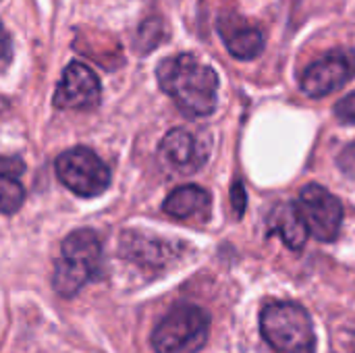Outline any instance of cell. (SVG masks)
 Returning a JSON list of instances; mask_svg holds the SVG:
<instances>
[{"label":"cell","instance_id":"cell-1","mask_svg":"<svg viewBox=\"0 0 355 353\" xmlns=\"http://www.w3.org/2000/svg\"><path fill=\"white\" fill-rule=\"evenodd\" d=\"M158 83L187 117H208L218 100V75L193 54L164 58L156 69Z\"/></svg>","mask_w":355,"mask_h":353},{"label":"cell","instance_id":"cell-2","mask_svg":"<svg viewBox=\"0 0 355 353\" xmlns=\"http://www.w3.org/2000/svg\"><path fill=\"white\" fill-rule=\"evenodd\" d=\"M260 331L275 353H316L312 318L300 304H268L260 314Z\"/></svg>","mask_w":355,"mask_h":353},{"label":"cell","instance_id":"cell-3","mask_svg":"<svg viewBox=\"0 0 355 353\" xmlns=\"http://www.w3.org/2000/svg\"><path fill=\"white\" fill-rule=\"evenodd\" d=\"M102 248L94 231H73L60 246V256L54 264V289L62 298L77 295L100 268Z\"/></svg>","mask_w":355,"mask_h":353},{"label":"cell","instance_id":"cell-4","mask_svg":"<svg viewBox=\"0 0 355 353\" xmlns=\"http://www.w3.org/2000/svg\"><path fill=\"white\" fill-rule=\"evenodd\" d=\"M208 335L210 316L200 306L179 304L154 329L152 345L158 353H198Z\"/></svg>","mask_w":355,"mask_h":353},{"label":"cell","instance_id":"cell-5","mask_svg":"<svg viewBox=\"0 0 355 353\" xmlns=\"http://www.w3.org/2000/svg\"><path fill=\"white\" fill-rule=\"evenodd\" d=\"M56 175L67 189L81 198H96L110 183L108 166L89 148H71L56 158Z\"/></svg>","mask_w":355,"mask_h":353},{"label":"cell","instance_id":"cell-6","mask_svg":"<svg viewBox=\"0 0 355 353\" xmlns=\"http://www.w3.org/2000/svg\"><path fill=\"white\" fill-rule=\"evenodd\" d=\"M295 208L312 237L318 241L337 239L343 225V206L329 189L318 183H310L302 189Z\"/></svg>","mask_w":355,"mask_h":353},{"label":"cell","instance_id":"cell-7","mask_svg":"<svg viewBox=\"0 0 355 353\" xmlns=\"http://www.w3.org/2000/svg\"><path fill=\"white\" fill-rule=\"evenodd\" d=\"M355 75V52L347 48L331 50L316 62H312L302 79V92L310 98H322L345 85Z\"/></svg>","mask_w":355,"mask_h":353},{"label":"cell","instance_id":"cell-8","mask_svg":"<svg viewBox=\"0 0 355 353\" xmlns=\"http://www.w3.org/2000/svg\"><path fill=\"white\" fill-rule=\"evenodd\" d=\"M158 158L168 171L177 175H191L204 166L208 158V146L187 129H173L160 141Z\"/></svg>","mask_w":355,"mask_h":353},{"label":"cell","instance_id":"cell-9","mask_svg":"<svg viewBox=\"0 0 355 353\" xmlns=\"http://www.w3.org/2000/svg\"><path fill=\"white\" fill-rule=\"evenodd\" d=\"M100 102V81L83 62H71L56 85L54 104L58 108L89 110Z\"/></svg>","mask_w":355,"mask_h":353},{"label":"cell","instance_id":"cell-10","mask_svg":"<svg viewBox=\"0 0 355 353\" xmlns=\"http://www.w3.org/2000/svg\"><path fill=\"white\" fill-rule=\"evenodd\" d=\"M218 33L227 50L239 60H252L264 50V33L248 19L225 12L218 19Z\"/></svg>","mask_w":355,"mask_h":353},{"label":"cell","instance_id":"cell-11","mask_svg":"<svg viewBox=\"0 0 355 353\" xmlns=\"http://www.w3.org/2000/svg\"><path fill=\"white\" fill-rule=\"evenodd\" d=\"M162 208L168 216L181 221H189V218L206 221L210 216V193L198 185H183L166 196Z\"/></svg>","mask_w":355,"mask_h":353},{"label":"cell","instance_id":"cell-12","mask_svg":"<svg viewBox=\"0 0 355 353\" xmlns=\"http://www.w3.org/2000/svg\"><path fill=\"white\" fill-rule=\"evenodd\" d=\"M268 233L279 235L289 250H302L308 239L306 225H304L295 204H281L270 212Z\"/></svg>","mask_w":355,"mask_h":353},{"label":"cell","instance_id":"cell-13","mask_svg":"<svg viewBox=\"0 0 355 353\" xmlns=\"http://www.w3.org/2000/svg\"><path fill=\"white\" fill-rule=\"evenodd\" d=\"M25 164L15 156H0V212L15 214L23 200L25 187L21 183V175Z\"/></svg>","mask_w":355,"mask_h":353},{"label":"cell","instance_id":"cell-14","mask_svg":"<svg viewBox=\"0 0 355 353\" xmlns=\"http://www.w3.org/2000/svg\"><path fill=\"white\" fill-rule=\"evenodd\" d=\"M335 117L345 123V125H355V92L341 98L335 106Z\"/></svg>","mask_w":355,"mask_h":353},{"label":"cell","instance_id":"cell-15","mask_svg":"<svg viewBox=\"0 0 355 353\" xmlns=\"http://www.w3.org/2000/svg\"><path fill=\"white\" fill-rule=\"evenodd\" d=\"M337 164H339V169H341L347 177L355 179V141L354 144H349V146L339 154Z\"/></svg>","mask_w":355,"mask_h":353},{"label":"cell","instance_id":"cell-16","mask_svg":"<svg viewBox=\"0 0 355 353\" xmlns=\"http://www.w3.org/2000/svg\"><path fill=\"white\" fill-rule=\"evenodd\" d=\"M10 58V40H8V35H6V31H4V27H2V23H0V60H8Z\"/></svg>","mask_w":355,"mask_h":353},{"label":"cell","instance_id":"cell-17","mask_svg":"<svg viewBox=\"0 0 355 353\" xmlns=\"http://www.w3.org/2000/svg\"><path fill=\"white\" fill-rule=\"evenodd\" d=\"M233 200H235V210H237V214H243V208H245V196H243V187H241V183H235V187H233Z\"/></svg>","mask_w":355,"mask_h":353},{"label":"cell","instance_id":"cell-18","mask_svg":"<svg viewBox=\"0 0 355 353\" xmlns=\"http://www.w3.org/2000/svg\"><path fill=\"white\" fill-rule=\"evenodd\" d=\"M347 353H355V329L352 333H345V345H343Z\"/></svg>","mask_w":355,"mask_h":353}]
</instances>
